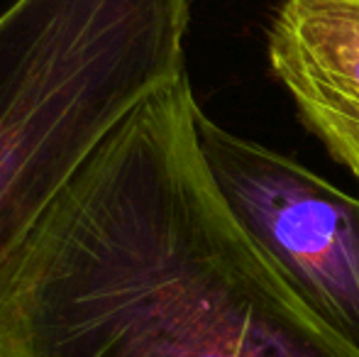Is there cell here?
<instances>
[{
  "mask_svg": "<svg viewBox=\"0 0 359 357\" xmlns=\"http://www.w3.org/2000/svg\"><path fill=\"white\" fill-rule=\"evenodd\" d=\"M189 74L144 100L0 276V357H359L232 218Z\"/></svg>",
  "mask_w": 359,
  "mask_h": 357,
  "instance_id": "6da1fadb",
  "label": "cell"
},
{
  "mask_svg": "<svg viewBox=\"0 0 359 357\" xmlns=\"http://www.w3.org/2000/svg\"><path fill=\"white\" fill-rule=\"evenodd\" d=\"M191 0H15L0 15V276L103 142L186 74Z\"/></svg>",
  "mask_w": 359,
  "mask_h": 357,
  "instance_id": "7a4b0ae2",
  "label": "cell"
},
{
  "mask_svg": "<svg viewBox=\"0 0 359 357\" xmlns=\"http://www.w3.org/2000/svg\"><path fill=\"white\" fill-rule=\"evenodd\" d=\"M196 133L232 218L301 304L359 353V198L220 128L201 105Z\"/></svg>",
  "mask_w": 359,
  "mask_h": 357,
  "instance_id": "3957f363",
  "label": "cell"
},
{
  "mask_svg": "<svg viewBox=\"0 0 359 357\" xmlns=\"http://www.w3.org/2000/svg\"><path fill=\"white\" fill-rule=\"evenodd\" d=\"M266 52L301 123L359 179V0H284Z\"/></svg>",
  "mask_w": 359,
  "mask_h": 357,
  "instance_id": "277c9868",
  "label": "cell"
}]
</instances>
